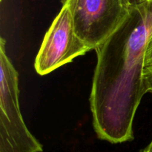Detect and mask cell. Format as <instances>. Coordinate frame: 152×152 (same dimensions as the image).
Wrapping results in <instances>:
<instances>
[{
  "mask_svg": "<svg viewBox=\"0 0 152 152\" xmlns=\"http://www.w3.org/2000/svg\"><path fill=\"white\" fill-rule=\"evenodd\" d=\"M152 33V0L131 7L120 28L95 50L90 105L96 136L113 144L134 139L133 122L145 94V56Z\"/></svg>",
  "mask_w": 152,
  "mask_h": 152,
  "instance_id": "cell-1",
  "label": "cell"
},
{
  "mask_svg": "<svg viewBox=\"0 0 152 152\" xmlns=\"http://www.w3.org/2000/svg\"><path fill=\"white\" fill-rule=\"evenodd\" d=\"M0 40V152H42V144L27 128L19 102L18 73Z\"/></svg>",
  "mask_w": 152,
  "mask_h": 152,
  "instance_id": "cell-2",
  "label": "cell"
},
{
  "mask_svg": "<svg viewBox=\"0 0 152 152\" xmlns=\"http://www.w3.org/2000/svg\"><path fill=\"white\" fill-rule=\"evenodd\" d=\"M68 6L77 36L88 47L103 44L123 23L130 12L126 0H62Z\"/></svg>",
  "mask_w": 152,
  "mask_h": 152,
  "instance_id": "cell-3",
  "label": "cell"
},
{
  "mask_svg": "<svg viewBox=\"0 0 152 152\" xmlns=\"http://www.w3.org/2000/svg\"><path fill=\"white\" fill-rule=\"evenodd\" d=\"M91 50L77 36L71 12L68 6L62 4L46 32L36 57L34 68L37 74L46 75Z\"/></svg>",
  "mask_w": 152,
  "mask_h": 152,
  "instance_id": "cell-4",
  "label": "cell"
},
{
  "mask_svg": "<svg viewBox=\"0 0 152 152\" xmlns=\"http://www.w3.org/2000/svg\"><path fill=\"white\" fill-rule=\"evenodd\" d=\"M143 82L145 94H152V66L145 67L143 70Z\"/></svg>",
  "mask_w": 152,
  "mask_h": 152,
  "instance_id": "cell-5",
  "label": "cell"
},
{
  "mask_svg": "<svg viewBox=\"0 0 152 152\" xmlns=\"http://www.w3.org/2000/svg\"><path fill=\"white\" fill-rule=\"evenodd\" d=\"M152 66V33L148 39L145 56V67Z\"/></svg>",
  "mask_w": 152,
  "mask_h": 152,
  "instance_id": "cell-6",
  "label": "cell"
},
{
  "mask_svg": "<svg viewBox=\"0 0 152 152\" xmlns=\"http://www.w3.org/2000/svg\"><path fill=\"white\" fill-rule=\"evenodd\" d=\"M126 1H128V3H129L131 7H134V6L143 4V3L146 2L149 0H126Z\"/></svg>",
  "mask_w": 152,
  "mask_h": 152,
  "instance_id": "cell-7",
  "label": "cell"
},
{
  "mask_svg": "<svg viewBox=\"0 0 152 152\" xmlns=\"http://www.w3.org/2000/svg\"><path fill=\"white\" fill-rule=\"evenodd\" d=\"M141 152H152V140Z\"/></svg>",
  "mask_w": 152,
  "mask_h": 152,
  "instance_id": "cell-8",
  "label": "cell"
},
{
  "mask_svg": "<svg viewBox=\"0 0 152 152\" xmlns=\"http://www.w3.org/2000/svg\"><path fill=\"white\" fill-rule=\"evenodd\" d=\"M0 1H2V0H0Z\"/></svg>",
  "mask_w": 152,
  "mask_h": 152,
  "instance_id": "cell-9",
  "label": "cell"
}]
</instances>
